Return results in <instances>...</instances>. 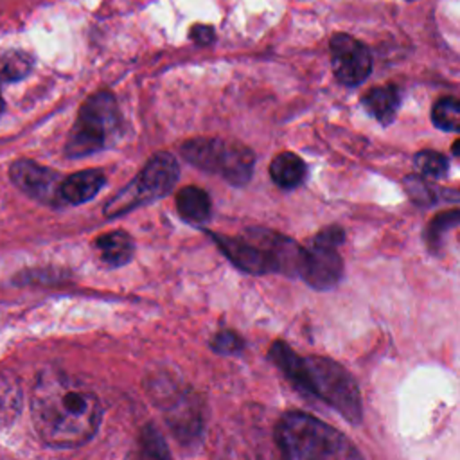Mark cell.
I'll use <instances>...</instances> for the list:
<instances>
[{
  "label": "cell",
  "instance_id": "obj_1",
  "mask_svg": "<svg viewBox=\"0 0 460 460\" xmlns=\"http://www.w3.org/2000/svg\"><path fill=\"white\" fill-rule=\"evenodd\" d=\"M31 411L40 438L52 447H77L101 424V402L83 383L61 370H43L31 395Z\"/></svg>",
  "mask_w": 460,
  "mask_h": 460
},
{
  "label": "cell",
  "instance_id": "obj_2",
  "mask_svg": "<svg viewBox=\"0 0 460 460\" xmlns=\"http://www.w3.org/2000/svg\"><path fill=\"white\" fill-rule=\"evenodd\" d=\"M270 359L304 395L318 397L345 420L359 424L363 420V402L354 377L345 367L323 356H298L286 341H273Z\"/></svg>",
  "mask_w": 460,
  "mask_h": 460
},
{
  "label": "cell",
  "instance_id": "obj_3",
  "mask_svg": "<svg viewBox=\"0 0 460 460\" xmlns=\"http://www.w3.org/2000/svg\"><path fill=\"white\" fill-rule=\"evenodd\" d=\"M275 438L282 455L291 460H365L347 435L302 411L284 413Z\"/></svg>",
  "mask_w": 460,
  "mask_h": 460
},
{
  "label": "cell",
  "instance_id": "obj_4",
  "mask_svg": "<svg viewBox=\"0 0 460 460\" xmlns=\"http://www.w3.org/2000/svg\"><path fill=\"white\" fill-rule=\"evenodd\" d=\"M119 131L120 113L115 97L110 92H97L83 102L65 151L72 158L97 153L115 142Z\"/></svg>",
  "mask_w": 460,
  "mask_h": 460
},
{
  "label": "cell",
  "instance_id": "obj_5",
  "mask_svg": "<svg viewBox=\"0 0 460 460\" xmlns=\"http://www.w3.org/2000/svg\"><path fill=\"white\" fill-rule=\"evenodd\" d=\"M180 151L189 164L207 172L219 174L232 185H244L252 178L255 156L253 151L241 142L198 137L183 142Z\"/></svg>",
  "mask_w": 460,
  "mask_h": 460
},
{
  "label": "cell",
  "instance_id": "obj_6",
  "mask_svg": "<svg viewBox=\"0 0 460 460\" xmlns=\"http://www.w3.org/2000/svg\"><path fill=\"white\" fill-rule=\"evenodd\" d=\"M178 174L180 169L176 158L169 153H156L137 174V178L108 201L104 208L106 216H120L128 210L137 208L138 205L155 201L169 194L178 180Z\"/></svg>",
  "mask_w": 460,
  "mask_h": 460
},
{
  "label": "cell",
  "instance_id": "obj_7",
  "mask_svg": "<svg viewBox=\"0 0 460 460\" xmlns=\"http://www.w3.org/2000/svg\"><path fill=\"white\" fill-rule=\"evenodd\" d=\"M343 239V228L338 225L320 230L311 244L302 250L298 277L320 291L334 288L343 275V259L338 253V246Z\"/></svg>",
  "mask_w": 460,
  "mask_h": 460
},
{
  "label": "cell",
  "instance_id": "obj_8",
  "mask_svg": "<svg viewBox=\"0 0 460 460\" xmlns=\"http://www.w3.org/2000/svg\"><path fill=\"white\" fill-rule=\"evenodd\" d=\"M223 255L241 271L252 275H264V273H279V264L270 250L255 239L250 232L246 237H230L216 232H207Z\"/></svg>",
  "mask_w": 460,
  "mask_h": 460
},
{
  "label": "cell",
  "instance_id": "obj_9",
  "mask_svg": "<svg viewBox=\"0 0 460 460\" xmlns=\"http://www.w3.org/2000/svg\"><path fill=\"white\" fill-rule=\"evenodd\" d=\"M331 66L334 77L347 86L363 83L372 72V58L368 49L350 34L340 32L331 38Z\"/></svg>",
  "mask_w": 460,
  "mask_h": 460
},
{
  "label": "cell",
  "instance_id": "obj_10",
  "mask_svg": "<svg viewBox=\"0 0 460 460\" xmlns=\"http://www.w3.org/2000/svg\"><path fill=\"white\" fill-rule=\"evenodd\" d=\"M11 180L18 189L41 203L58 205L61 201V176L56 171L43 167L32 160L14 162L11 165Z\"/></svg>",
  "mask_w": 460,
  "mask_h": 460
},
{
  "label": "cell",
  "instance_id": "obj_11",
  "mask_svg": "<svg viewBox=\"0 0 460 460\" xmlns=\"http://www.w3.org/2000/svg\"><path fill=\"white\" fill-rule=\"evenodd\" d=\"M102 185H104V174L97 169H86L61 180L59 196H61V201L65 203L79 205L92 199L101 190Z\"/></svg>",
  "mask_w": 460,
  "mask_h": 460
},
{
  "label": "cell",
  "instance_id": "obj_12",
  "mask_svg": "<svg viewBox=\"0 0 460 460\" xmlns=\"http://www.w3.org/2000/svg\"><path fill=\"white\" fill-rule=\"evenodd\" d=\"M305 162L291 151L279 153L270 164V176L280 189L298 187L305 180Z\"/></svg>",
  "mask_w": 460,
  "mask_h": 460
},
{
  "label": "cell",
  "instance_id": "obj_13",
  "mask_svg": "<svg viewBox=\"0 0 460 460\" xmlns=\"http://www.w3.org/2000/svg\"><path fill=\"white\" fill-rule=\"evenodd\" d=\"M401 104L399 90L392 84L388 86H377L367 92L363 97L365 110L381 124H390L395 119V113Z\"/></svg>",
  "mask_w": 460,
  "mask_h": 460
},
{
  "label": "cell",
  "instance_id": "obj_14",
  "mask_svg": "<svg viewBox=\"0 0 460 460\" xmlns=\"http://www.w3.org/2000/svg\"><path fill=\"white\" fill-rule=\"evenodd\" d=\"M176 208L185 221L205 223L210 217L212 205L208 194L203 189L189 185L176 194Z\"/></svg>",
  "mask_w": 460,
  "mask_h": 460
},
{
  "label": "cell",
  "instance_id": "obj_15",
  "mask_svg": "<svg viewBox=\"0 0 460 460\" xmlns=\"http://www.w3.org/2000/svg\"><path fill=\"white\" fill-rule=\"evenodd\" d=\"M101 259L110 266H122L133 255V241L122 230H111L95 239Z\"/></svg>",
  "mask_w": 460,
  "mask_h": 460
},
{
  "label": "cell",
  "instance_id": "obj_16",
  "mask_svg": "<svg viewBox=\"0 0 460 460\" xmlns=\"http://www.w3.org/2000/svg\"><path fill=\"white\" fill-rule=\"evenodd\" d=\"M22 410V388L9 370H0V428L14 422Z\"/></svg>",
  "mask_w": 460,
  "mask_h": 460
},
{
  "label": "cell",
  "instance_id": "obj_17",
  "mask_svg": "<svg viewBox=\"0 0 460 460\" xmlns=\"http://www.w3.org/2000/svg\"><path fill=\"white\" fill-rule=\"evenodd\" d=\"M131 460H171L169 449H167L162 435L155 428L147 426L142 431Z\"/></svg>",
  "mask_w": 460,
  "mask_h": 460
},
{
  "label": "cell",
  "instance_id": "obj_18",
  "mask_svg": "<svg viewBox=\"0 0 460 460\" xmlns=\"http://www.w3.org/2000/svg\"><path fill=\"white\" fill-rule=\"evenodd\" d=\"M433 124L442 131L460 133V99L442 97L431 110Z\"/></svg>",
  "mask_w": 460,
  "mask_h": 460
},
{
  "label": "cell",
  "instance_id": "obj_19",
  "mask_svg": "<svg viewBox=\"0 0 460 460\" xmlns=\"http://www.w3.org/2000/svg\"><path fill=\"white\" fill-rule=\"evenodd\" d=\"M413 165L426 178H442L447 172L449 162L444 155L431 149H424L413 156Z\"/></svg>",
  "mask_w": 460,
  "mask_h": 460
},
{
  "label": "cell",
  "instance_id": "obj_20",
  "mask_svg": "<svg viewBox=\"0 0 460 460\" xmlns=\"http://www.w3.org/2000/svg\"><path fill=\"white\" fill-rule=\"evenodd\" d=\"M31 66H32V59L27 52L11 50L2 59L0 79L2 81H18L31 72Z\"/></svg>",
  "mask_w": 460,
  "mask_h": 460
},
{
  "label": "cell",
  "instance_id": "obj_21",
  "mask_svg": "<svg viewBox=\"0 0 460 460\" xmlns=\"http://www.w3.org/2000/svg\"><path fill=\"white\" fill-rule=\"evenodd\" d=\"M210 347L217 354H239L244 347L243 338L234 331H219L212 341Z\"/></svg>",
  "mask_w": 460,
  "mask_h": 460
},
{
  "label": "cell",
  "instance_id": "obj_22",
  "mask_svg": "<svg viewBox=\"0 0 460 460\" xmlns=\"http://www.w3.org/2000/svg\"><path fill=\"white\" fill-rule=\"evenodd\" d=\"M458 219H460V212H444V214L437 216V217L431 221L429 230L426 232V239H428V243L431 244L433 241H438V237L442 235L444 228L456 225V221H458Z\"/></svg>",
  "mask_w": 460,
  "mask_h": 460
},
{
  "label": "cell",
  "instance_id": "obj_23",
  "mask_svg": "<svg viewBox=\"0 0 460 460\" xmlns=\"http://www.w3.org/2000/svg\"><path fill=\"white\" fill-rule=\"evenodd\" d=\"M190 40L196 41L198 45H208L214 41L216 34H214V29L210 25H194L190 29Z\"/></svg>",
  "mask_w": 460,
  "mask_h": 460
},
{
  "label": "cell",
  "instance_id": "obj_24",
  "mask_svg": "<svg viewBox=\"0 0 460 460\" xmlns=\"http://www.w3.org/2000/svg\"><path fill=\"white\" fill-rule=\"evenodd\" d=\"M451 153H453V156H455L456 160H460V138L453 142V146H451Z\"/></svg>",
  "mask_w": 460,
  "mask_h": 460
},
{
  "label": "cell",
  "instance_id": "obj_25",
  "mask_svg": "<svg viewBox=\"0 0 460 460\" xmlns=\"http://www.w3.org/2000/svg\"><path fill=\"white\" fill-rule=\"evenodd\" d=\"M2 110H4V101H2V92H0V113H2Z\"/></svg>",
  "mask_w": 460,
  "mask_h": 460
},
{
  "label": "cell",
  "instance_id": "obj_26",
  "mask_svg": "<svg viewBox=\"0 0 460 460\" xmlns=\"http://www.w3.org/2000/svg\"><path fill=\"white\" fill-rule=\"evenodd\" d=\"M282 460H291V458H288V456H284V455H282Z\"/></svg>",
  "mask_w": 460,
  "mask_h": 460
},
{
  "label": "cell",
  "instance_id": "obj_27",
  "mask_svg": "<svg viewBox=\"0 0 460 460\" xmlns=\"http://www.w3.org/2000/svg\"><path fill=\"white\" fill-rule=\"evenodd\" d=\"M458 198H460V190H458Z\"/></svg>",
  "mask_w": 460,
  "mask_h": 460
},
{
  "label": "cell",
  "instance_id": "obj_28",
  "mask_svg": "<svg viewBox=\"0 0 460 460\" xmlns=\"http://www.w3.org/2000/svg\"><path fill=\"white\" fill-rule=\"evenodd\" d=\"M408 2H413V0H408Z\"/></svg>",
  "mask_w": 460,
  "mask_h": 460
}]
</instances>
